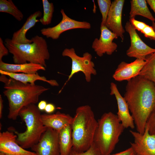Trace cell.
<instances>
[{
    "mask_svg": "<svg viewBox=\"0 0 155 155\" xmlns=\"http://www.w3.org/2000/svg\"><path fill=\"white\" fill-rule=\"evenodd\" d=\"M32 42L21 44L13 42L11 39L6 38L4 44L13 55L16 64L32 63L46 67V61L50 55L47 42L43 38L36 35L31 39Z\"/></svg>",
    "mask_w": 155,
    "mask_h": 155,
    "instance_id": "277c9868",
    "label": "cell"
},
{
    "mask_svg": "<svg viewBox=\"0 0 155 155\" xmlns=\"http://www.w3.org/2000/svg\"><path fill=\"white\" fill-rule=\"evenodd\" d=\"M145 63V61L138 59L130 63L122 61L118 65L113 77L118 81H128L139 75Z\"/></svg>",
    "mask_w": 155,
    "mask_h": 155,
    "instance_id": "2e32d148",
    "label": "cell"
},
{
    "mask_svg": "<svg viewBox=\"0 0 155 155\" xmlns=\"http://www.w3.org/2000/svg\"><path fill=\"white\" fill-rule=\"evenodd\" d=\"M3 108V100L2 96L0 95V119L2 117V112Z\"/></svg>",
    "mask_w": 155,
    "mask_h": 155,
    "instance_id": "d590c367",
    "label": "cell"
},
{
    "mask_svg": "<svg viewBox=\"0 0 155 155\" xmlns=\"http://www.w3.org/2000/svg\"><path fill=\"white\" fill-rule=\"evenodd\" d=\"M0 81L4 84L3 93L7 99L9 112L7 117L16 120L24 107L36 103L40 96L49 88L42 86L25 84L1 75Z\"/></svg>",
    "mask_w": 155,
    "mask_h": 155,
    "instance_id": "7a4b0ae2",
    "label": "cell"
},
{
    "mask_svg": "<svg viewBox=\"0 0 155 155\" xmlns=\"http://www.w3.org/2000/svg\"><path fill=\"white\" fill-rule=\"evenodd\" d=\"M100 38L94 39L92 43V48L99 57H102L105 53L111 55L117 48V44L113 41L118 37L105 25H100Z\"/></svg>",
    "mask_w": 155,
    "mask_h": 155,
    "instance_id": "8fae6325",
    "label": "cell"
},
{
    "mask_svg": "<svg viewBox=\"0 0 155 155\" xmlns=\"http://www.w3.org/2000/svg\"><path fill=\"white\" fill-rule=\"evenodd\" d=\"M136 154L131 147L123 151L113 154L109 155H136Z\"/></svg>",
    "mask_w": 155,
    "mask_h": 155,
    "instance_id": "1f68e13d",
    "label": "cell"
},
{
    "mask_svg": "<svg viewBox=\"0 0 155 155\" xmlns=\"http://www.w3.org/2000/svg\"><path fill=\"white\" fill-rule=\"evenodd\" d=\"M124 0H115L112 2L105 26L113 32L119 37L123 41L125 32L122 23V10Z\"/></svg>",
    "mask_w": 155,
    "mask_h": 155,
    "instance_id": "4fadbf2b",
    "label": "cell"
},
{
    "mask_svg": "<svg viewBox=\"0 0 155 155\" xmlns=\"http://www.w3.org/2000/svg\"><path fill=\"white\" fill-rule=\"evenodd\" d=\"M98 123L89 105L77 108L71 125L73 149L79 152L89 149L94 142Z\"/></svg>",
    "mask_w": 155,
    "mask_h": 155,
    "instance_id": "3957f363",
    "label": "cell"
},
{
    "mask_svg": "<svg viewBox=\"0 0 155 155\" xmlns=\"http://www.w3.org/2000/svg\"><path fill=\"white\" fill-rule=\"evenodd\" d=\"M139 75L152 82L155 85V52L147 57Z\"/></svg>",
    "mask_w": 155,
    "mask_h": 155,
    "instance_id": "603a6c76",
    "label": "cell"
},
{
    "mask_svg": "<svg viewBox=\"0 0 155 155\" xmlns=\"http://www.w3.org/2000/svg\"><path fill=\"white\" fill-rule=\"evenodd\" d=\"M45 100H42L40 101L38 104L37 107L40 111H44L47 104Z\"/></svg>",
    "mask_w": 155,
    "mask_h": 155,
    "instance_id": "836d02e7",
    "label": "cell"
},
{
    "mask_svg": "<svg viewBox=\"0 0 155 155\" xmlns=\"http://www.w3.org/2000/svg\"><path fill=\"white\" fill-rule=\"evenodd\" d=\"M42 15V12L39 10L30 15L22 27L13 34L11 39L12 41L14 43L21 44L32 43L31 39L27 38L26 34L30 29L33 27L36 23L39 22L37 18L41 17Z\"/></svg>",
    "mask_w": 155,
    "mask_h": 155,
    "instance_id": "ac0fdd59",
    "label": "cell"
},
{
    "mask_svg": "<svg viewBox=\"0 0 155 155\" xmlns=\"http://www.w3.org/2000/svg\"><path fill=\"white\" fill-rule=\"evenodd\" d=\"M131 9L130 18L136 16H141L148 18L152 22H155V18L149 10L145 0H131L130 1Z\"/></svg>",
    "mask_w": 155,
    "mask_h": 155,
    "instance_id": "7402d4cb",
    "label": "cell"
},
{
    "mask_svg": "<svg viewBox=\"0 0 155 155\" xmlns=\"http://www.w3.org/2000/svg\"><path fill=\"white\" fill-rule=\"evenodd\" d=\"M60 12L62 16L61 20L53 27L42 29L40 32L42 35L47 38L56 40L59 38L62 33L69 30L91 28V25L90 23L79 21L70 18L65 14L63 9H61Z\"/></svg>",
    "mask_w": 155,
    "mask_h": 155,
    "instance_id": "ba28073f",
    "label": "cell"
},
{
    "mask_svg": "<svg viewBox=\"0 0 155 155\" xmlns=\"http://www.w3.org/2000/svg\"><path fill=\"white\" fill-rule=\"evenodd\" d=\"M152 27L154 31H155V22H152Z\"/></svg>",
    "mask_w": 155,
    "mask_h": 155,
    "instance_id": "8d00e7d4",
    "label": "cell"
},
{
    "mask_svg": "<svg viewBox=\"0 0 155 155\" xmlns=\"http://www.w3.org/2000/svg\"><path fill=\"white\" fill-rule=\"evenodd\" d=\"M1 75H6L17 81L25 84H35V82L37 80L45 82L53 86H58L59 84L55 80H47L45 77L40 76L37 73L26 74L24 73H12L0 70Z\"/></svg>",
    "mask_w": 155,
    "mask_h": 155,
    "instance_id": "ffe728a7",
    "label": "cell"
},
{
    "mask_svg": "<svg viewBox=\"0 0 155 155\" xmlns=\"http://www.w3.org/2000/svg\"><path fill=\"white\" fill-rule=\"evenodd\" d=\"M18 116L25 123L26 130L19 132L12 127L8 130L17 135L16 142L21 147L26 149L31 148L38 142L47 128L42 122L40 111L35 104H31L22 108Z\"/></svg>",
    "mask_w": 155,
    "mask_h": 155,
    "instance_id": "5b68a950",
    "label": "cell"
},
{
    "mask_svg": "<svg viewBox=\"0 0 155 155\" xmlns=\"http://www.w3.org/2000/svg\"><path fill=\"white\" fill-rule=\"evenodd\" d=\"M43 14L39 20L40 22L44 25H48L51 24L52 20L54 6L52 3H50L48 0H42Z\"/></svg>",
    "mask_w": 155,
    "mask_h": 155,
    "instance_id": "d4e9b609",
    "label": "cell"
},
{
    "mask_svg": "<svg viewBox=\"0 0 155 155\" xmlns=\"http://www.w3.org/2000/svg\"><path fill=\"white\" fill-rule=\"evenodd\" d=\"M125 28L130 39V46L126 51L127 55L146 61L147 57L155 52V49L149 46L142 41L129 21L126 23Z\"/></svg>",
    "mask_w": 155,
    "mask_h": 155,
    "instance_id": "9c48e42d",
    "label": "cell"
},
{
    "mask_svg": "<svg viewBox=\"0 0 155 155\" xmlns=\"http://www.w3.org/2000/svg\"><path fill=\"white\" fill-rule=\"evenodd\" d=\"M129 131L134 139L133 142H130L131 147L137 155H155V135L150 134L146 128L143 134Z\"/></svg>",
    "mask_w": 155,
    "mask_h": 155,
    "instance_id": "7c38bea8",
    "label": "cell"
},
{
    "mask_svg": "<svg viewBox=\"0 0 155 155\" xmlns=\"http://www.w3.org/2000/svg\"><path fill=\"white\" fill-rule=\"evenodd\" d=\"M141 32L145 37L155 40V31L152 26L147 25Z\"/></svg>",
    "mask_w": 155,
    "mask_h": 155,
    "instance_id": "f546056e",
    "label": "cell"
},
{
    "mask_svg": "<svg viewBox=\"0 0 155 155\" xmlns=\"http://www.w3.org/2000/svg\"><path fill=\"white\" fill-rule=\"evenodd\" d=\"M97 2L102 16L100 25H105L112 2L110 0H98Z\"/></svg>",
    "mask_w": 155,
    "mask_h": 155,
    "instance_id": "484cf974",
    "label": "cell"
},
{
    "mask_svg": "<svg viewBox=\"0 0 155 155\" xmlns=\"http://www.w3.org/2000/svg\"></svg>",
    "mask_w": 155,
    "mask_h": 155,
    "instance_id": "f35d334b",
    "label": "cell"
},
{
    "mask_svg": "<svg viewBox=\"0 0 155 155\" xmlns=\"http://www.w3.org/2000/svg\"><path fill=\"white\" fill-rule=\"evenodd\" d=\"M31 148L36 155H60L59 132L47 128L38 142Z\"/></svg>",
    "mask_w": 155,
    "mask_h": 155,
    "instance_id": "30bf717a",
    "label": "cell"
},
{
    "mask_svg": "<svg viewBox=\"0 0 155 155\" xmlns=\"http://www.w3.org/2000/svg\"><path fill=\"white\" fill-rule=\"evenodd\" d=\"M17 135L12 131L0 132V152L9 155H36L33 152L27 150L17 142Z\"/></svg>",
    "mask_w": 155,
    "mask_h": 155,
    "instance_id": "5bb4252c",
    "label": "cell"
},
{
    "mask_svg": "<svg viewBox=\"0 0 155 155\" xmlns=\"http://www.w3.org/2000/svg\"><path fill=\"white\" fill-rule=\"evenodd\" d=\"M63 57H69L71 60V70L66 81L62 89L59 92L60 93L64 86L75 74L79 72H82L84 75L87 82H90L91 80L92 75H96L97 72L94 68V64L92 61V56L88 52L84 53L82 56L78 55L73 48H65L62 52Z\"/></svg>",
    "mask_w": 155,
    "mask_h": 155,
    "instance_id": "52a82bcc",
    "label": "cell"
},
{
    "mask_svg": "<svg viewBox=\"0 0 155 155\" xmlns=\"http://www.w3.org/2000/svg\"><path fill=\"white\" fill-rule=\"evenodd\" d=\"M59 143L60 155H69L73 146L71 125L59 132Z\"/></svg>",
    "mask_w": 155,
    "mask_h": 155,
    "instance_id": "44dd1931",
    "label": "cell"
},
{
    "mask_svg": "<svg viewBox=\"0 0 155 155\" xmlns=\"http://www.w3.org/2000/svg\"><path fill=\"white\" fill-rule=\"evenodd\" d=\"M45 70V67L42 65L32 63L14 64L0 61V70L9 72L31 74Z\"/></svg>",
    "mask_w": 155,
    "mask_h": 155,
    "instance_id": "d6986e66",
    "label": "cell"
},
{
    "mask_svg": "<svg viewBox=\"0 0 155 155\" xmlns=\"http://www.w3.org/2000/svg\"><path fill=\"white\" fill-rule=\"evenodd\" d=\"M69 155H103L93 142L92 145L86 151L79 152L75 151L72 148Z\"/></svg>",
    "mask_w": 155,
    "mask_h": 155,
    "instance_id": "4316f807",
    "label": "cell"
},
{
    "mask_svg": "<svg viewBox=\"0 0 155 155\" xmlns=\"http://www.w3.org/2000/svg\"><path fill=\"white\" fill-rule=\"evenodd\" d=\"M129 22L135 30L141 32L147 25L144 22L136 20L135 18H130Z\"/></svg>",
    "mask_w": 155,
    "mask_h": 155,
    "instance_id": "f1b7e54d",
    "label": "cell"
},
{
    "mask_svg": "<svg viewBox=\"0 0 155 155\" xmlns=\"http://www.w3.org/2000/svg\"><path fill=\"white\" fill-rule=\"evenodd\" d=\"M55 107L52 103H47L45 108L44 111L47 114H52L55 110Z\"/></svg>",
    "mask_w": 155,
    "mask_h": 155,
    "instance_id": "d6a6232c",
    "label": "cell"
},
{
    "mask_svg": "<svg viewBox=\"0 0 155 155\" xmlns=\"http://www.w3.org/2000/svg\"><path fill=\"white\" fill-rule=\"evenodd\" d=\"M8 49L5 46L4 42L2 39L0 38V61H2L3 57L7 55L9 53Z\"/></svg>",
    "mask_w": 155,
    "mask_h": 155,
    "instance_id": "4dcf8cb0",
    "label": "cell"
},
{
    "mask_svg": "<svg viewBox=\"0 0 155 155\" xmlns=\"http://www.w3.org/2000/svg\"><path fill=\"white\" fill-rule=\"evenodd\" d=\"M127 82L124 98L137 131L143 134L147 119L155 109V85L140 75Z\"/></svg>",
    "mask_w": 155,
    "mask_h": 155,
    "instance_id": "6da1fadb",
    "label": "cell"
},
{
    "mask_svg": "<svg viewBox=\"0 0 155 155\" xmlns=\"http://www.w3.org/2000/svg\"><path fill=\"white\" fill-rule=\"evenodd\" d=\"M94 142L103 155H109L114 150L125 128L117 115L109 112L98 121Z\"/></svg>",
    "mask_w": 155,
    "mask_h": 155,
    "instance_id": "8992f818",
    "label": "cell"
},
{
    "mask_svg": "<svg viewBox=\"0 0 155 155\" xmlns=\"http://www.w3.org/2000/svg\"><path fill=\"white\" fill-rule=\"evenodd\" d=\"M146 1L155 13V0H147Z\"/></svg>",
    "mask_w": 155,
    "mask_h": 155,
    "instance_id": "e575fe53",
    "label": "cell"
},
{
    "mask_svg": "<svg viewBox=\"0 0 155 155\" xmlns=\"http://www.w3.org/2000/svg\"><path fill=\"white\" fill-rule=\"evenodd\" d=\"M73 117L68 114L57 111L53 114H41V119L44 125L59 132L65 127L71 125Z\"/></svg>",
    "mask_w": 155,
    "mask_h": 155,
    "instance_id": "e0dca14e",
    "label": "cell"
},
{
    "mask_svg": "<svg viewBox=\"0 0 155 155\" xmlns=\"http://www.w3.org/2000/svg\"><path fill=\"white\" fill-rule=\"evenodd\" d=\"M110 89V94L114 95L117 100L118 107L117 115L119 119L125 128L134 129V121L129 113L128 106L125 99L120 94L115 83H111Z\"/></svg>",
    "mask_w": 155,
    "mask_h": 155,
    "instance_id": "9a60e30c",
    "label": "cell"
},
{
    "mask_svg": "<svg viewBox=\"0 0 155 155\" xmlns=\"http://www.w3.org/2000/svg\"><path fill=\"white\" fill-rule=\"evenodd\" d=\"M0 155H9L8 154H5L4 153H2V152H0Z\"/></svg>",
    "mask_w": 155,
    "mask_h": 155,
    "instance_id": "74e56055",
    "label": "cell"
},
{
    "mask_svg": "<svg viewBox=\"0 0 155 155\" xmlns=\"http://www.w3.org/2000/svg\"><path fill=\"white\" fill-rule=\"evenodd\" d=\"M0 12L10 14L17 20L21 21L24 15L11 0H0Z\"/></svg>",
    "mask_w": 155,
    "mask_h": 155,
    "instance_id": "cb8c5ba5",
    "label": "cell"
},
{
    "mask_svg": "<svg viewBox=\"0 0 155 155\" xmlns=\"http://www.w3.org/2000/svg\"><path fill=\"white\" fill-rule=\"evenodd\" d=\"M146 128L148 129L150 134L155 135V109L151 113L147 119Z\"/></svg>",
    "mask_w": 155,
    "mask_h": 155,
    "instance_id": "83f0119b",
    "label": "cell"
}]
</instances>
